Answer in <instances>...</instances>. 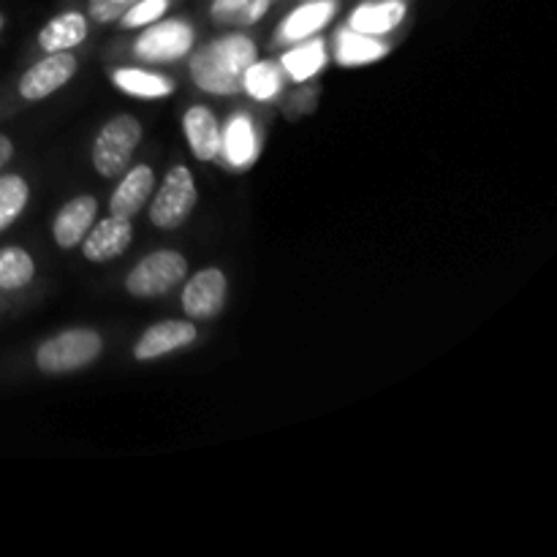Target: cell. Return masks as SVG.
<instances>
[{"label": "cell", "mask_w": 557, "mask_h": 557, "mask_svg": "<svg viewBox=\"0 0 557 557\" xmlns=\"http://www.w3.org/2000/svg\"><path fill=\"white\" fill-rule=\"evenodd\" d=\"M256 60V44L245 36H223L207 44L190 58V76L196 85L215 96H234L243 90V76Z\"/></svg>", "instance_id": "1"}, {"label": "cell", "mask_w": 557, "mask_h": 557, "mask_svg": "<svg viewBox=\"0 0 557 557\" xmlns=\"http://www.w3.org/2000/svg\"><path fill=\"white\" fill-rule=\"evenodd\" d=\"M141 139L139 120L131 114L109 120L92 145V166L101 177H120L134 158L136 145Z\"/></svg>", "instance_id": "2"}, {"label": "cell", "mask_w": 557, "mask_h": 557, "mask_svg": "<svg viewBox=\"0 0 557 557\" xmlns=\"http://www.w3.org/2000/svg\"><path fill=\"white\" fill-rule=\"evenodd\" d=\"M103 343L92 330H69L44 343L36 354V364L44 373H74L98 359Z\"/></svg>", "instance_id": "3"}, {"label": "cell", "mask_w": 557, "mask_h": 557, "mask_svg": "<svg viewBox=\"0 0 557 557\" xmlns=\"http://www.w3.org/2000/svg\"><path fill=\"white\" fill-rule=\"evenodd\" d=\"M188 275V261L177 253V250H156L147 259H141L139 264L131 270L125 288L128 294L139 299H152L161 297V294L172 292L174 286L185 281Z\"/></svg>", "instance_id": "4"}, {"label": "cell", "mask_w": 557, "mask_h": 557, "mask_svg": "<svg viewBox=\"0 0 557 557\" xmlns=\"http://www.w3.org/2000/svg\"><path fill=\"white\" fill-rule=\"evenodd\" d=\"M196 199V183L194 174H190L188 166H174L172 172L166 174L163 185L158 188L156 199H152L150 207V221L156 223L158 228H177L188 221V215L194 212Z\"/></svg>", "instance_id": "5"}, {"label": "cell", "mask_w": 557, "mask_h": 557, "mask_svg": "<svg viewBox=\"0 0 557 557\" xmlns=\"http://www.w3.org/2000/svg\"><path fill=\"white\" fill-rule=\"evenodd\" d=\"M194 47V30L185 22H161V25L150 27L139 41L134 44L136 58L152 60V63H172L188 54Z\"/></svg>", "instance_id": "6"}, {"label": "cell", "mask_w": 557, "mask_h": 557, "mask_svg": "<svg viewBox=\"0 0 557 557\" xmlns=\"http://www.w3.org/2000/svg\"><path fill=\"white\" fill-rule=\"evenodd\" d=\"M76 74V58L71 52H47V58L25 71L20 92L25 101H41L65 85Z\"/></svg>", "instance_id": "7"}, {"label": "cell", "mask_w": 557, "mask_h": 557, "mask_svg": "<svg viewBox=\"0 0 557 557\" xmlns=\"http://www.w3.org/2000/svg\"><path fill=\"white\" fill-rule=\"evenodd\" d=\"M226 305V275L221 270H201L185 283L183 310L188 319L210 321Z\"/></svg>", "instance_id": "8"}, {"label": "cell", "mask_w": 557, "mask_h": 557, "mask_svg": "<svg viewBox=\"0 0 557 557\" xmlns=\"http://www.w3.org/2000/svg\"><path fill=\"white\" fill-rule=\"evenodd\" d=\"M131 237H134V228H131L128 218L109 215L96 226H90V232L85 234V243H82V253L92 264L112 261L128 250Z\"/></svg>", "instance_id": "9"}, {"label": "cell", "mask_w": 557, "mask_h": 557, "mask_svg": "<svg viewBox=\"0 0 557 557\" xmlns=\"http://www.w3.org/2000/svg\"><path fill=\"white\" fill-rule=\"evenodd\" d=\"M196 341V326L190 321H163V324L150 326L145 335L139 337L134 348V357L139 362H152L158 357L177 351V348L190 346Z\"/></svg>", "instance_id": "10"}, {"label": "cell", "mask_w": 557, "mask_h": 557, "mask_svg": "<svg viewBox=\"0 0 557 557\" xmlns=\"http://www.w3.org/2000/svg\"><path fill=\"white\" fill-rule=\"evenodd\" d=\"M96 210L98 205L92 196H76V199H71L69 205L58 212V218H54V243H58L60 248H76V245L85 239V234L90 232L92 221H96Z\"/></svg>", "instance_id": "11"}, {"label": "cell", "mask_w": 557, "mask_h": 557, "mask_svg": "<svg viewBox=\"0 0 557 557\" xmlns=\"http://www.w3.org/2000/svg\"><path fill=\"white\" fill-rule=\"evenodd\" d=\"M152 188H156V174H152L150 166H134L123 177V183L114 188L112 201H109V210L117 218H134L136 212L145 207V201L150 199Z\"/></svg>", "instance_id": "12"}, {"label": "cell", "mask_w": 557, "mask_h": 557, "mask_svg": "<svg viewBox=\"0 0 557 557\" xmlns=\"http://www.w3.org/2000/svg\"><path fill=\"white\" fill-rule=\"evenodd\" d=\"M183 131L199 161H212L221 156V125L207 107L188 109V114L183 117Z\"/></svg>", "instance_id": "13"}, {"label": "cell", "mask_w": 557, "mask_h": 557, "mask_svg": "<svg viewBox=\"0 0 557 557\" xmlns=\"http://www.w3.org/2000/svg\"><path fill=\"white\" fill-rule=\"evenodd\" d=\"M221 152L232 166L243 169L259 156V139H256L253 123L245 114H234L226 131H221Z\"/></svg>", "instance_id": "14"}, {"label": "cell", "mask_w": 557, "mask_h": 557, "mask_svg": "<svg viewBox=\"0 0 557 557\" xmlns=\"http://www.w3.org/2000/svg\"><path fill=\"white\" fill-rule=\"evenodd\" d=\"M403 16H406V3L403 0H379V3L359 5L351 14L348 27L364 33V36H379V33H386L400 25Z\"/></svg>", "instance_id": "15"}, {"label": "cell", "mask_w": 557, "mask_h": 557, "mask_svg": "<svg viewBox=\"0 0 557 557\" xmlns=\"http://www.w3.org/2000/svg\"><path fill=\"white\" fill-rule=\"evenodd\" d=\"M87 36V20L79 11H65V14L54 16L49 25H44L41 36H38V47L44 52H69L71 47L85 41Z\"/></svg>", "instance_id": "16"}, {"label": "cell", "mask_w": 557, "mask_h": 557, "mask_svg": "<svg viewBox=\"0 0 557 557\" xmlns=\"http://www.w3.org/2000/svg\"><path fill=\"white\" fill-rule=\"evenodd\" d=\"M335 14V0H315V3L299 5L294 14L281 25V41H302L310 33L321 30Z\"/></svg>", "instance_id": "17"}, {"label": "cell", "mask_w": 557, "mask_h": 557, "mask_svg": "<svg viewBox=\"0 0 557 557\" xmlns=\"http://www.w3.org/2000/svg\"><path fill=\"white\" fill-rule=\"evenodd\" d=\"M384 52H386L384 44L364 36V33L351 30V27L337 36V60H341V65L375 63L379 58H384Z\"/></svg>", "instance_id": "18"}, {"label": "cell", "mask_w": 557, "mask_h": 557, "mask_svg": "<svg viewBox=\"0 0 557 557\" xmlns=\"http://www.w3.org/2000/svg\"><path fill=\"white\" fill-rule=\"evenodd\" d=\"M114 85H117L123 92H131V96H139V98H161L174 90V85L166 79V76H158V74H150V71H139V69L114 71Z\"/></svg>", "instance_id": "19"}, {"label": "cell", "mask_w": 557, "mask_h": 557, "mask_svg": "<svg viewBox=\"0 0 557 557\" xmlns=\"http://www.w3.org/2000/svg\"><path fill=\"white\" fill-rule=\"evenodd\" d=\"M324 63H326L324 41H308L302 44V47L283 54V71L297 82H305L313 74H319V71L324 69Z\"/></svg>", "instance_id": "20"}, {"label": "cell", "mask_w": 557, "mask_h": 557, "mask_svg": "<svg viewBox=\"0 0 557 557\" xmlns=\"http://www.w3.org/2000/svg\"><path fill=\"white\" fill-rule=\"evenodd\" d=\"M36 275L30 253L22 248H0V288L3 292H16L27 286Z\"/></svg>", "instance_id": "21"}, {"label": "cell", "mask_w": 557, "mask_h": 557, "mask_svg": "<svg viewBox=\"0 0 557 557\" xmlns=\"http://www.w3.org/2000/svg\"><path fill=\"white\" fill-rule=\"evenodd\" d=\"M270 9V0H215L212 16L223 25H253Z\"/></svg>", "instance_id": "22"}, {"label": "cell", "mask_w": 557, "mask_h": 557, "mask_svg": "<svg viewBox=\"0 0 557 557\" xmlns=\"http://www.w3.org/2000/svg\"><path fill=\"white\" fill-rule=\"evenodd\" d=\"M27 183L16 174H3L0 177V232L9 228L16 218L22 215L27 205Z\"/></svg>", "instance_id": "23"}, {"label": "cell", "mask_w": 557, "mask_h": 557, "mask_svg": "<svg viewBox=\"0 0 557 557\" xmlns=\"http://www.w3.org/2000/svg\"><path fill=\"white\" fill-rule=\"evenodd\" d=\"M283 85V74L275 63H250L248 71L243 76V90H248L250 96L267 101V98H275L277 90Z\"/></svg>", "instance_id": "24"}, {"label": "cell", "mask_w": 557, "mask_h": 557, "mask_svg": "<svg viewBox=\"0 0 557 557\" xmlns=\"http://www.w3.org/2000/svg\"><path fill=\"white\" fill-rule=\"evenodd\" d=\"M169 0H136L128 11H125L120 20H123V27H141V25H150L156 22L158 16L166 11Z\"/></svg>", "instance_id": "25"}, {"label": "cell", "mask_w": 557, "mask_h": 557, "mask_svg": "<svg viewBox=\"0 0 557 557\" xmlns=\"http://www.w3.org/2000/svg\"><path fill=\"white\" fill-rule=\"evenodd\" d=\"M136 0H90V16L101 25L120 20Z\"/></svg>", "instance_id": "26"}, {"label": "cell", "mask_w": 557, "mask_h": 557, "mask_svg": "<svg viewBox=\"0 0 557 557\" xmlns=\"http://www.w3.org/2000/svg\"><path fill=\"white\" fill-rule=\"evenodd\" d=\"M11 156H14V145H11L9 136H0V169L11 161Z\"/></svg>", "instance_id": "27"}]
</instances>
